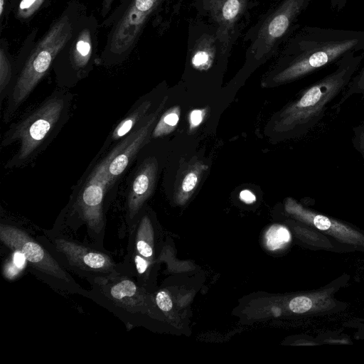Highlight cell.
Listing matches in <instances>:
<instances>
[{
	"instance_id": "cell-23",
	"label": "cell",
	"mask_w": 364,
	"mask_h": 364,
	"mask_svg": "<svg viewBox=\"0 0 364 364\" xmlns=\"http://www.w3.org/2000/svg\"><path fill=\"white\" fill-rule=\"evenodd\" d=\"M312 306V301L305 296H299L292 299L289 307L294 313L301 314L308 311Z\"/></svg>"
},
{
	"instance_id": "cell-4",
	"label": "cell",
	"mask_w": 364,
	"mask_h": 364,
	"mask_svg": "<svg viewBox=\"0 0 364 364\" xmlns=\"http://www.w3.org/2000/svg\"><path fill=\"white\" fill-rule=\"evenodd\" d=\"M364 60V51L350 53L335 63L328 75L304 90L279 113L274 130L280 133H304L324 117L339 100Z\"/></svg>"
},
{
	"instance_id": "cell-7",
	"label": "cell",
	"mask_w": 364,
	"mask_h": 364,
	"mask_svg": "<svg viewBox=\"0 0 364 364\" xmlns=\"http://www.w3.org/2000/svg\"><path fill=\"white\" fill-rule=\"evenodd\" d=\"M37 239L69 272L87 282L126 272L123 262L117 263L104 250L53 229L43 230Z\"/></svg>"
},
{
	"instance_id": "cell-13",
	"label": "cell",
	"mask_w": 364,
	"mask_h": 364,
	"mask_svg": "<svg viewBox=\"0 0 364 364\" xmlns=\"http://www.w3.org/2000/svg\"><path fill=\"white\" fill-rule=\"evenodd\" d=\"M285 208L288 213L295 215L297 218L342 242L364 245V235L360 232L325 215L306 209L291 198L287 199Z\"/></svg>"
},
{
	"instance_id": "cell-8",
	"label": "cell",
	"mask_w": 364,
	"mask_h": 364,
	"mask_svg": "<svg viewBox=\"0 0 364 364\" xmlns=\"http://www.w3.org/2000/svg\"><path fill=\"white\" fill-rule=\"evenodd\" d=\"M98 28L93 14L87 15L85 11L79 18L53 65L58 87L68 90L74 87L92 70L97 59Z\"/></svg>"
},
{
	"instance_id": "cell-21",
	"label": "cell",
	"mask_w": 364,
	"mask_h": 364,
	"mask_svg": "<svg viewBox=\"0 0 364 364\" xmlns=\"http://www.w3.org/2000/svg\"><path fill=\"white\" fill-rule=\"evenodd\" d=\"M51 0H17L11 9L16 18L21 21L28 20Z\"/></svg>"
},
{
	"instance_id": "cell-33",
	"label": "cell",
	"mask_w": 364,
	"mask_h": 364,
	"mask_svg": "<svg viewBox=\"0 0 364 364\" xmlns=\"http://www.w3.org/2000/svg\"><path fill=\"white\" fill-rule=\"evenodd\" d=\"M17 0H9V4L7 6V9H9L14 4L16 1Z\"/></svg>"
},
{
	"instance_id": "cell-16",
	"label": "cell",
	"mask_w": 364,
	"mask_h": 364,
	"mask_svg": "<svg viewBox=\"0 0 364 364\" xmlns=\"http://www.w3.org/2000/svg\"><path fill=\"white\" fill-rule=\"evenodd\" d=\"M207 169L208 166L200 161L188 166L176 187L175 196L179 203H185L191 196Z\"/></svg>"
},
{
	"instance_id": "cell-10",
	"label": "cell",
	"mask_w": 364,
	"mask_h": 364,
	"mask_svg": "<svg viewBox=\"0 0 364 364\" xmlns=\"http://www.w3.org/2000/svg\"><path fill=\"white\" fill-rule=\"evenodd\" d=\"M89 298L105 307L127 325L134 326L142 318L144 307L143 289L127 272L88 282Z\"/></svg>"
},
{
	"instance_id": "cell-14",
	"label": "cell",
	"mask_w": 364,
	"mask_h": 364,
	"mask_svg": "<svg viewBox=\"0 0 364 364\" xmlns=\"http://www.w3.org/2000/svg\"><path fill=\"white\" fill-rule=\"evenodd\" d=\"M311 0H284L267 26V38L273 42L282 38L293 27Z\"/></svg>"
},
{
	"instance_id": "cell-3",
	"label": "cell",
	"mask_w": 364,
	"mask_h": 364,
	"mask_svg": "<svg viewBox=\"0 0 364 364\" xmlns=\"http://www.w3.org/2000/svg\"><path fill=\"white\" fill-rule=\"evenodd\" d=\"M73 97L68 90L58 87L9 127L1 146L6 147L17 142L18 147L6 164V168L28 165L51 143L69 119Z\"/></svg>"
},
{
	"instance_id": "cell-6",
	"label": "cell",
	"mask_w": 364,
	"mask_h": 364,
	"mask_svg": "<svg viewBox=\"0 0 364 364\" xmlns=\"http://www.w3.org/2000/svg\"><path fill=\"white\" fill-rule=\"evenodd\" d=\"M0 241L9 250H20L31 272L53 289L89 298V291L78 284L49 250L23 228L1 223Z\"/></svg>"
},
{
	"instance_id": "cell-32",
	"label": "cell",
	"mask_w": 364,
	"mask_h": 364,
	"mask_svg": "<svg viewBox=\"0 0 364 364\" xmlns=\"http://www.w3.org/2000/svg\"><path fill=\"white\" fill-rule=\"evenodd\" d=\"M9 0H0V23L1 25L3 22V18L5 17L6 10L8 6Z\"/></svg>"
},
{
	"instance_id": "cell-15",
	"label": "cell",
	"mask_w": 364,
	"mask_h": 364,
	"mask_svg": "<svg viewBox=\"0 0 364 364\" xmlns=\"http://www.w3.org/2000/svg\"><path fill=\"white\" fill-rule=\"evenodd\" d=\"M151 107V101L150 100H144L137 103L136 106H133L132 109L110 132L97 155L100 156L113 144L115 145L135 130L149 114L147 113Z\"/></svg>"
},
{
	"instance_id": "cell-2",
	"label": "cell",
	"mask_w": 364,
	"mask_h": 364,
	"mask_svg": "<svg viewBox=\"0 0 364 364\" xmlns=\"http://www.w3.org/2000/svg\"><path fill=\"white\" fill-rule=\"evenodd\" d=\"M364 51V30L317 26L302 28L288 44L286 63L273 78L291 82L336 63L350 53Z\"/></svg>"
},
{
	"instance_id": "cell-19",
	"label": "cell",
	"mask_w": 364,
	"mask_h": 364,
	"mask_svg": "<svg viewBox=\"0 0 364 364\" xmlns=\"http://www.w3.org/2000/svg\"><path fill=\"white\" fill-rule=\"evenodd\" d=\"M10 255L6 259L2 265V274L8 280L17 279L28 267V263L24 255L18 250H9Z\"/></svg>"
},
{
	"instance_id": "cell-9",
	"label": "cell",
	"mask_w": 364,
	"mask_h": 364,
	"mask_svg": "<svg viewBox=\"0 0 364 364\" xmlns=\"http://www.w3.org/2000/svg\"><path fill=\"white\" fill-rule=\"evenodd\" d=\"M160 0H122L102 23L111 26L100 63L112 66L124 61L135 48L149 16Z\"/></svg>"
},
{
	"instance_id": "cell-22",
	"label": "cell",
	"mask_w": 364,
	"mask_h": 364,
	"mask_svg": "<svg viewBox=\"0 0 364 364\" xmlns=\"http://www.w3.org/2000/svg\"><path fill=\"white\" fill-rule=\"evenodd\" d=\"M291 240L290 233L285 227L279 225L271 226L266 232V246L270 250L284 247Z\"/></svg>"
},
{
	"instance_id": "cell-18",
	"label": "cell",
	"mask_w": 364,
	"mask_h": 364,
	"mask_svg": "<svg viewBox=\"0 0 364 364\" xmlns=\"http://www.w3.org/2000/svg\"><path fill=\"white\" fill-rule=\"evenodd\" d=\"M181 114L179 106L167 109L160 117L151 132V137L157 138L171 134L176 128Z\"/></svg>"
},
{
	"instance_id": "cell-27",
	"label": "cell",
	"mask_w": 364,
	"mask_h": 364,
	"mask_svg": "<svg viewBox=\"0 0 364 364\" xmlns=\"http://www.w3.org/2000/svg\"><path fill=\"white\" fill-rule=\"evenodd\" d=\"M157 307L164 312L169 311L173 307L172 299L168 293L164 290L159 291L155 296Z\"/></svg>"
},
{
	"instance_id": "cell-5",
	"label": "cell",
	"mask_w": 364,
	"mask_h": 364,
	"mask_svg": "<svg viewBox=\"0 0 364 364\" xmlns=\"http://www.w3.org/2000/svg\"><path fill=\"white\" fill-rule=\"evenodd\" d=\"M127 137L115 144L112 150L94 167L73 194L59 215L53 230L64 234L75 232L85 226L93 246L103 249L105 229L104 199L109 184L108 165L120 151Z\"/></svg>"
},
{
	"instance_id": "cell-30",
	"label": "cell",
	"mask_w": 364,
	"mask_h": 364,
	"mask_svg": "<svg viewBox=\"0 0 364 364\" xmlns=\"http://www.w3.org/2000/svg\"><path fill=\"white\" fill-rule=\"evenodd\" d=\"M349 0H330L331 8L336 11L342 10Z\"/></svg>"
},
{
	"instance_id": "cell-31",
	"label": "cell",
	"mask_w": 364,
	"mask_h": 364,
	"mask_svg": "<svg viewBox=\"0 0 364 364\" xmlns=\"http://www.w3.org/2000/svg\"><path fill=\"white\" fill-rule=\"evenodd\" d=\"M114 1V0H102L101 9V15L102 17H105L109 12Z\"/></svg>"
},
{
	"instance_id": "cell-11",
	"label": "cell",
	"mask_w": 364,
	"mask_h": 364,
	"mask_svg": "<svg viewBox=\"0 0 364 364\" xmlns=\"http://www.w3.org/2000/svg\"><path fill=\"white\" fill-rule=\"evenodd\" d=\"M166 99L167 97H165L158 107L127 136L126 144L109 162L107 170L109 186L113 185L127 169L138 152L147 142L156 119L165 105Z\"/></svg>"
},
{
	"instance_id": "cell-25",
	"label": "cell",
	"mask_w": 364,
	"mask_h": 364,
	"mask_svg": "<svg viewBox=\"0 0 364 364\" xmlns=\"http://www.w3.org/2000/svg\"><path fill=\"white\" fill-rule=\"evenodd\" d=\"M240 0H226L222 8V14L227 21H232L240 13L241 9Z\"/></svg>"
},
{
	"instance_id": "cell-24",
	"label": "cell",
	"mask_w": 364,
	"mask_h": 364,
	"mask_svg": "<svg viewBox=\"0 0 364 364\" xmlns=\"http://www.w3.org/2000/svg\"><path fill=\"white\" fill-rule=\"evenodd\" d=\"M191 63L198 70H207L211 65L210 55L207 50H198L193 55Z\"/></svg>"
},
{
	"instance_id": "cell-20",
	"label": "cell",
	"mask_w": 364,
	"mask_h": 364,
	"mask_svg": "<svg viewBox=\"0 0 364 364\" xmlns=\"http://www.w3.org/2000/svg\"><path fill=\"white\" fill-rule=\"evenodd\" d=\"M354 95H360L361 99H364V64L361 65L342 96L331 107V109L339 112L343 103Z\"/></svg>"
},
{
	"instance_id": "cell-29",
	"label": "cell",
	"mask_w": 364,
	"mask_h": 364,
	"mask_svg": "<svg viewBox=\"0 0 364 364\" xmlns=\"http://www.w3.org/2000/svg\"><path fill=\"white\" fill-rule=\"evenodd\" d=\"M240 198L247 204H251L255 202V195L250 190L245 189L240 193Z\"/></svg>"
},
{
	"instance_id": "cell-1",
	"label": "cell",
	"mask_w": 364,
	"mask_h": 364,
	"mask_svg": "<svg viewBox=\"0 0 364 364\" xmlns=\"http://www.w3.org/2000/svg\"><path fill=\"white\" fill-rule=\"evenodd\" d=\"M85 11V6L73 0L41 39L35 41L37 29L29 35L14 61V77L3 114L4 122L11 119L52 69L55 58L70 39L76 22Z\"/></svg>"
},
{
	"instance_id": "cell-28",
	"label": "cell",
	"mask_w": 364,
	"mask_h": 364,
	"mask_svg": "<svg viewBox=\"0 0 364 364\" xmlns=\"http://www.w3.org/2000/svg\"><path fill=\"white\" fill-rule=\"evenodd\" d=\"M353 144L364 159V122L353 129Z\"/></svg>"
},
{
	"instance_id": "cell-17",
	"label": "cell",
	"mask_w": 364,
	"mask_h": 364,
	"mask_svg": "<svg viewBox=\"0 0 364 364\" xmlns=\"http://www.w3.org/2000/svg\"><path fill=\"white\" fill-rule=\"evenodd\" d=\"M14 77V62L10 57L7 46L1 41L0 46V101L7 97Z\"/></svg>"
},
{
	"instance_id": "cell-12",
	"label": "cell",
	"mask_w": 364,
	"mask_h": 364,
	"mask_svg": "<svg viewBox=\"0 0 364 364\" xmlns=\"http://www.w3.org/2000/svg\"><path fill=\"white\" fill-rule=\"evenodd\" d=\"M157 171L156 159L149 157L144 161L132 181L126 203V222L129 227L139 214L144 202L152 193Z\"/></svg>"
},
{
	"instance_id": "cell-26",
	"label": "cell",
	"mask_w": 364,
	"mask_h": 364,
	"mask_svg": "<svg viewBox=\"0 0 364 364\" xmlns=\"http://www.w3.org/2000/svg\"><path fill=\"white\" fill-rule=\"evenodd\" d=\"M208 107L193 109L188 116V129L191 132L198 128L203 122L207 113Z\"/></svg>"
}]
</instances>
